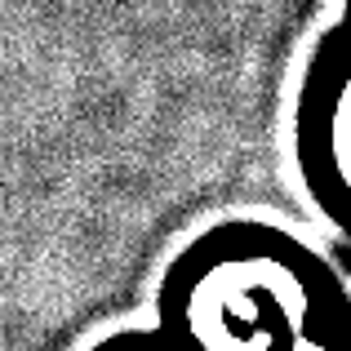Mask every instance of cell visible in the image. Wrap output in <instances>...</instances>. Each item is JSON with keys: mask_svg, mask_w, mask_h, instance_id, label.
Masks as SVG:
<instances>
[{"mask_svg": "<svg viewBox=\"0 0 351 351\" xmlns=\"http://www.w3.org/2000/svg\"><path fill=\"white\" fill-rule=\"evenodd\" d=\"M156 329L187 351H325L351 334V298L325 254L263 218H223L169 258Z\"/></svg>", "mask_w": 351, "mask_h": 351, "instance_id": "obj_1", "label": "cell"}, {"mask_svg": "<svg viewBox=\"0 0 351 351\" xmlns=\"http://www.w3.org/2000/svg\"><path fill=\"white\" fill-rule=\"evenodd\" d=\"M289 134L302 191L351 249V23L343 18L302 62Z\"/></svg>", "mask_w": 351, "mask_h": 351, "instance_id": "obj_2", "label": "cell"}, {"mask_svg": "<svg viewBox=\"0 0 351 351\" xmlns=\"http://www.w3.org/2000/svg\"><path fill=\"white\" fill-rule=\"evenodd\" d=\"M85 351H187V347L169 338L165 329H116V334L89 343Z\"/></svg>", "mask_w": 351, "mask_h": 351, "instance_id": "obj_3", "label": "cell"}, {"mask_svg": "<svg viewBox=\"0 0 351 351\" xmlns=\"http://www.w3.org/2000/svg\"><path fill=\"white\" fill-rule=\"evenodd\" d=\"M325 351H351V334H347V338H338V343H334V347H325Z\"/></svg>", "mask_w": 351, "mask_h": 351, "instance_id": "obj_4", "label": "cell"}, {"mask_svg": "<svg viewBox=\"0 0 351 351\" xmlns=\"http://www.w3.org/2000/svg\"><path fill=\"white\" fill-rule=\"evenodd\" d=\"M343 23H351V0H343Z\"/></svg>", "mask_w": 351, "mask_h": 351, "instance_id": "obj_5", "label": "cell"}]
</instances>
